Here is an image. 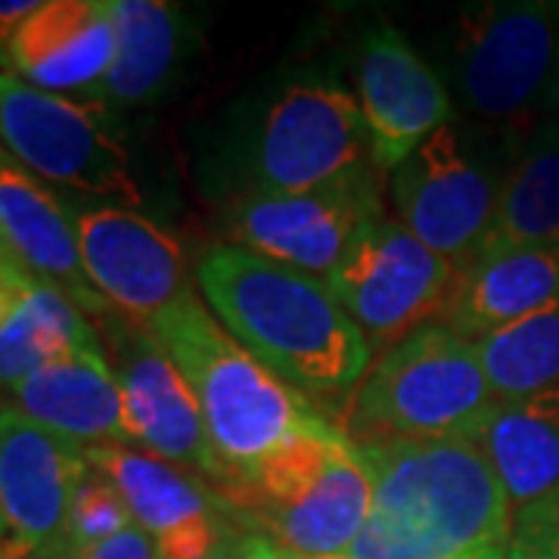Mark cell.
<instances>
[{"label": "cell", "instance_id": "6da1fadb", "mask_svg": "<svg viewBox=\"0 0 559 559\" xmlns=\"http://www.w3.org/2000/svg\"><path fill=\"white\" fill-rule=\"evenodd\" d=\"M197 283L221 326L308 404L352 401L373 345L326 280L224 242L202 255Z\"/></svg>", "mask_w": 559, "mask_h": 559}, {"label": "cell", "instance_id": "7a4b0ae2", "mask_svg": "<svg viewBox=\"0 0 559 559\" xmlns=\"http://www.w3.org/2000/svg\"><path fill=\"white\" fill-rule=\"evenodd\" d=\"M370 516L352 559H507L513 503L469 439L358 444Z\"/></svg>", "mask_w": 559, "mask_h": 559}, {"label": "cell", "instance_id": "3957f363", "mask_svg": "<svg viewBox=\"0 0 559 559\" xmlns=\"http://www.w3.org/2000/svg\"><path fill=\"white\" fill-rule=\"evenodd\" d=\"M218 495L234 520L301 559L348 554L373 500L358 441L318 411Z\"/></svg>", "mask_w": 559, "mask_h": 559}, {"label": "cell", "instance_id": "277c9868", "mask_svg": "<svg viewBox=\"0 0 559 559\" xmlns=\"http://www.w3.org/2000/svg\"><path fill=\"white\" fill-rule=\"evenodd\" d=\"M146 330L190 385L230 481L249 476L311 414L299 392L221 326L197 289H187Z\"/></svg>", "mask_w": 559, "mask_h": 559}, {"label": "cell", "instance_id": "5b68a950", "mask_svg": "<svg viewBox=\"0 0 559 559\" xmlns=\"http://www.w3.org/2000/svg\"><path fill=\"white\" fill-rule=\"evenodd\" d=\"M491 404L476 342L426 323L370 364L348 401L345 432L358 444L463 439Z\"/></svg>", "mask_w": 559, "mask_h": 559}, {"label": "cell", "instance_id": "8992f818", "mask_svg": "<svg viewBox=\"0 0 559 559\" xmlns=\"http://www.w3.org/2000/svg\"><path fill=\"white\" fill-rule=\"evenodd\" d=\"M557 47V3H479L460 16V100L516 153L550 112Z\"/></svg>", "mask_w": 559, "mask_h": 559}, {"label": "cell", "instance_id": "52a82bcc", "mask_svg": "<svg viewBox=\"0 0 559 559\" xmlns=\"http://www.w3.org/2000/svg\"><path fill=\"white\" fill-rule=\"evenodd\" d=\"M0 146L47 183L124 209L143 202L103 103L69 100L0 72Z\"/></svg>", "mask_w": 559, "mask_h": 559}, {"label": "cell", "instance_id": "ba28073f", "mask_svg": "<svg viewBox=\"0 0 559 559\" xmlns=\"http://www.w3.org/2000/svg\"><path fill=\"white\" fill-rule=\"evenodd\" d=\"M510 150L491 153L448 121L392 171V202L399 221L436 255L463 271L481 252L498 212L510 168ZM520 156V153H510Z\"/></svg>", "mask_w": 559, "mask_h": 559}, {"label": "cell", "instance_id": "9c48e42d", "mask_svg": "<svg viewBox=\"0 0 559 559\" xmlns=\"http://www.w3.org/2000/svg\"><path fill=\"white\" fill-rule=\"evenodd\" d=\"M454 283V264L392 218L364 224L336 271L326 277L330 293L367 342L389 348L426 326L429 318H441Z\"/></svg>", "mask_w": 559, "mask_h": 559}, {"label": "cell", "instance_id": "30bf717a", "mask_svg": "<svg viewBox=\"0 0 559 559\" xmlns=\"http://www.w3.org/2000/svg\"><path fill=\"white\" fill-rule=\"evenodd\" d=\"M103 323L109 364L121 389L128 444L168 460L200 479L205 476L215 491L224 488L230 473L209 439L200 404L178 367L146 326H138L121 314H109Z\"/></svg>", "mask_w": 559, "mask_h": 559}, {"label": "cell", "instance_id": "8fae6325", "mask_svg": "<svg viewBox=\"0 0 559 559\" xmlns=\"http://www.w3.org/2000/svg\"><path fill=\"white\" fill-rule=\"evenodd\" d=\"M373 165L358 97L336 84H296L261 119L255 193H305Z\"/></svg>", "mask_w": 559, "mask_h": 559}, {"label": "cell", "instance_id": "7c38bea8", "mask_svg": "<svg viewBox=\"0 0 559 559\" xmlns=\"http://www.w3.org/2000/svg\"><path fill=\"white\" fill-rule=\"evenodd\" d=\"M377 165L305 193H252L234 209L237 246L326 280L370 221L382 218ZM380 171V168H377Z\"/></svg>", "mask_w": 559, "mask_h": 559}, {"label": "cell", "instance_id": "4fadbf2b", "mask_svg": "<svg viewBox=\"0 0 559 559\" xmlns=\"http://www.w3.org/2000/svg\"><path fill=\"white\" fill-rule=\"evenodd\" d=\"M91 469L87 448L0 407V528L3 557H47L62 538L75 488Z\"/></svg>", "mask_w": 559, "mask_h": 559}, {"label": "cell", "instance_id": "5bb4252c", "mask_svg": "<svg viewBox=\"0 0 559 559\" xmlns=\"http://www.w3.org/2000/svg\"><path fill=\"white\" fill-rule=\"evenodd\" d=\"M72 224L84 274L131 323L150 326L193 289L178 240L134 209L94 202L72 212Z\"/></svg>", "mask_w": 559, "mask_h": 559}, {"label": "cell", "instance_id": "9a60e30c", "mask_svg": "<svg viewBox=\"0 0 559 559\" xmlns=\"http://www.w3.org/2000/svg\"><path fill=\"white\" fill-rule=\"evenodd\" d=\"M87 463L112 481L159 559H205L234 528L230 510L212 485L131 444L87 448Z\"/></svg>", "mask_w": 559, "mask_h": 559}, {"label": "cell", "instance_id": "2e32d148", "mask_svg": "<svg viewBox=\"0 0 559 559\" xmlns=\"http://www.w3.org/2000/svg\"><path fill=\"white\" fill-rule=\"evenodd\" d=\"M358 106L370 138V159L380 171H395L451 119V100L436 69L392 28L364 44Z\"/></svg>", "mask_w": 559, "mask_h": 559}, {"label": "cell", "instance_id": "e0dca14e", "mask_svg": "<svg viewBox=\"0 0 559 559\" xmlns=\"http://www.w3.org/2000/svg\"><path fill=\"white\" fill-rule=\"evenodd\" d=\"M0 240L32 274L75 301L84 318H109L116 308L94 289L79 255L72 212L47 180L0 146Z\"/></svg>", "mask_w": 559, "mask_h": 559}, {"label": "cell", "instance_id": "ac0fdd59", "mask_svg": "<svg viewBox=\"0 0 559 559\" xmlns=\"http://www.w3.org/2000/svg\"><path fill=\"white\" fill-rule=\"evenodd\" d=\"M112 60V0H47L7 47V62L16 79L50 94L100 84Z\"/></svg>", "mask_w": 559, "mask_h": 559}, {"label": "cell", "instance_id": "d6986e66", "mask_svg": "<svg viewBox=\"0 0 559 559\" xmlns=\"http://www.w3.org/2000/svg\"><path fill=\"white\" fill-rule=\"evenodd\" d=\"M16 411L81 448L128 444L121 389L100 333L50 358L13 392Z\"/></svg>", "mask_w": 559, "mask_h": 559}, {"label": "cell", "instance_id": "ffe728a7", "mask_svg": "<svg viewBox=\"0 0 559 559\" xmlns=\"http://www.w3.org/2000/svg\"><path fill=\"white\" fill-rule=\"evenodd\" d=\"M559 299V249H481L463 271L441 323L479 342Z\"/></svg>", "mask_w": 559, "mask_h": 559}, {"label": "cell", "instance_id": "44dd1931", "mask_svg": "<svg viewBox=\"0 0 559 559\" xmlns=\"http://www.w3.org/2000/svg\"><path fill=\"white\" fill-rule=\"evenodd\" d=\"M94 336L66 293L16 259L0 261V395H13L47 360Z\"/></svg>", "mask_w": 559, "mask_h": 559}, {"label": "cell", "instance_id": "7402d4cb", "mask_svg": "<svg viewBox=\"0 0 559 559\" xmlns=\"http://www.w3.org/2000/svg\"><path fill=\"white\" fill-rule=\"evenodd\" d=\"M463 439L491 463L513 513L554 495L559 491V385L495 401Z\"/></svg>", "mask_w": 559, "mask_h": 559}, {"label": "cell", "instance_id": "603a6c76", "mask_svg": "<svg viewBox=\"0 0 559 559\" xmlns=\"http://www.w3.org/2000/svg\"><path fill=\"white\" fill-rule=\"evenodd\" d=\"M116 60L97 84L103 103L140 106L171 84L190 47V25L178 7L162 0H112Z\"/></svg>", "mask_w": 559, "mask_h": 559}, {"label": "cell", "instance_id": "cb8c5ba5", "mask_svg": "<svg viewBox=\"0 0 559 559\" xmlns=\"http://www.w3.org/2000/svg\"><path fill=\"white\" fill-rule=\"evenodd\" d=\"M481 249H559V121H540L500 190Z\"/></svg>", "mask_w": 559, "mask_h": 559}, {"label": "cell", "instance_id": "d4e9b609", "mask_svg": "<svg viewBox=\"0 0 559 559\" xmlns=\"http://www.w3.org/2000/svg\"><path fill=\"white\" fill-rule=\"evenodd\" d=\"M495 401L559 385V299L476 342Z\"/></svg>", "mask_w": 559, "mask_h": 559}, {"label": "cell", "instance_id": "484cf974", "mask_svg": "<svg viewBox=\"0 0 559 559\" xmlns=\"http://www.w3.org/2000/svg\"><path fill=\"white\" fill-rule=\"evenodd\" d=\"M131 525H134V516H131L128 503L112 488V481L91 466L84 473L79 488H75V498H72V507H69L60 544L47 557H57V554H69V550H81V547L116 538V535H121Z\"/></svg>", "mask_w": 559, "mask_h": 559}, {"label": "cell", "instance_id": "4316f807", "mask_svg": "<svg viewBox=\"0 0 559 559\" xmlns=\"http://www.w3.org/2000/svg\"><path fill=\"white\" fill-rule=\"evenodd\" d=\"M507 559H559V491L513 513Z\"/></svg>", "mask_w": 559, "mask_h": 559}, {"label": "cell", "instance_id": "83f0119b", "mask_svg": "<svg viewBox=\"0 0 559 559\" xmlns=\"http://www.w3.org/2000/svg\"><path fill=\"white\" fill-rule=\"evenodd\" d=\"M47 559H159V550L153 538L131 525L124 528L121 535L109 540H100V544H91V547H81V550H69V554H57V557Z\"/></svg>", "mask_w": 559, "mask_h": 559}, {"label": "cell", "instance_id": "f1b7e54d", "mask_svg": "<svg viewBox=\"0 0 559 559\" xmlns=\"http://www.w3.org/2000/svg\"><path fill=\"white\" fill-rule=\"evenodd\" d=\"M296 554L277 547L271 538H264L252 528H230L218 547L205 559H293Z\"/></svg>", "mask_w": 559, "mask_h": 559}, {"label": "cell", "instance_id": "f546056e", "mask_svg": "<svg viewBox=\"0 0 559 559\" xmlns=\"http://www.w3.org/2000/svg\"><path fill=\"white\" fill-rule=\"evenodd\" d=\"M38 0H10V3H0V53L7 57V47L10 40L16 38L25 20L38 10Z\"/></svg>", "mask_w": 559, "mask_h": 559}, {"label": "cell", "instance_id": "4dcf8cb0", "mask_svg": "<svg viewBox=\"0 0 559 559\" xmlns=\"http://www.w3.org/2000/svg\"><path fill=\"white\" fill-rule=\"evenodd\" d=\"M550 116L559 121V47H557V66H554V87H550Z\"/></svg>", "mask_w": 559, "mask_h": 559}, {"label": "cell", "instance_id": "1f68e13d", "mask_svg": "<svg viewBox=\"0 0 559 559\" xmlns=\"http://www.w3.org/2000/svg\"><path fill=\"white\" fill-rule=\"evenodd\" d=\"M3 259H13V255H10V249H7V246H3V240H0V261Z\"/></svg>", "mask_w": 559, "mask_h": 559}, {"label": "cell", "instance_id": "d6a6232c", "mask_svg": "<svg viewBox=\"0 0 559 559\" xmlns=\"http://www.w3.org/2000/svg\"><path fill=\"white\" fill-rule=\"evenodd\" d=\"M0 559H7L3 557V528H0Z\"/></svg>", "mask_w": 559, "mask_h": 559}, {"label": "cell", "instance_id": "836d02e7", "mask_svg": "<svg viewBox=\"0 0 559 559\" xmlns=\"http://www.w3.org/2000/svg\"><path fill=\"white\" fill-rule=\"evenodd\" d=\"M320 559H352L348 554H342V557H320Z\"/></svg>", "mask_w": 559, "mask_h": 559}, {"label": "cell", "instance_id": "e575fe53", "mask_svg": "<svg viewBox=\"0 0 559 559\" xmlns=\"http://www.w3.org/2000/svg\"><path fill=\"white\" fill-rule=\"evenodd\" d=\"M293 559H301V557H293Z\"/></svg>", "mask_w": 559, "mask_h": 559}]
</instances>
